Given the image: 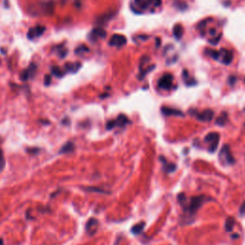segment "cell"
<instances>
[{"instance_id":"cell-29","label":"cell","mask_w":245,"mask_h":245,"mask_svg":"<svg viewBox=\"0 0 245 245\" xmlns=\"http://www.w3.org/2000/svg\"><path fill=\"white\" fill-rule=\"evenodd\" d=\"M115 127H116V122L115 121H109L106 124V129H108V130L114 128Z\"/></svg>"},{"instance_id":"cell-34","label":"cell","mask_w":245,"mask_h":245,"mask_svg":"<svg viewBox=\"0 0 245 245\" xmlns=\"http://www.w3.org/2000/svg\"><path fill=\"white\" fill-rule=\"evenodd\" d=\"M45 81H44V84L45 85H47L48 86L50 83H51V76L50 75H47L46 77H45V79H44Z\"/></svg>"},{"instance_id":"cell-19","label":"cell","mask_w":245,"mask_h":245,"mask_svg":"<svg viewBox=\"0 0 245 245\" xmlns=\"http://www.w3.org/2000/svg\"><path fill=\"white\" fill-rule=\"evenodd\" d=\"M74 149H75L74 144H73L72 142H68L62 147V149H60V152L61 153H70L72 152H74Z\"/></svg>"},{"instance_id":"cell-39","label":"cell","mask_w":245,"mask_h":245,"mask_svg":"<svg viewBox=\"0 0 245 245\" xmlns=\"http://www.w3.org/2000/svg\"><path fill=\"white\" fill-rule=\"evenodd\" d=\"M210 34H211L212 35H216V30H215V29L210 30Z\"/></svg>"},{"instance_id":"cell-10","label":"cell","mask_w":245,"mask_h":245,"mask_svg":"<svg viewBox=\"0 0 245 245\" xmlns=\"http://www.w3.org/2000/svg\"><path fill=\"white\" fill-rule=\"evenodd\" d=\"M45 31V27L43 26H36L35 28H32L29 30L28 32V38L31 39H34L35 38H38V36H40L44 33Z\"/></svg>"},{"instance_id":"cell-27","label":"cell","mask_w":245,"mask_h":245,"mask_svg":"<svg viewBox=\"0 0 245 245\" xmlns=\"http://www.w3.org/2000/svg\"><path fill=\"white\" fill-rule=\"evenodd\" d=\"M177 198H178V201L180 203V205L181 206H185L186 205V202H187V198H186V194H184V192H181V194H178V196H177Z\"/></svg>"},{"instance_id":"cell-32","label":"cell","mask_w":245,"mask_h":245,"mask_svg":"<svg viewBox=\"0 0 245 245\" xmlns=\"http://www.w3.org/2000/svg\"><path fill=\"white\" fill-rule=\"evenodd\" d=\"M228 81H229V84H230V85H234V83H236V81H237V77L230 76V77H229Z\"/></svg>"},{"instance_id":"cell-5","label":"cell","mask_w":245,"mask_h":245,"mask_svg":"<svg viewBox=\"0 0 245 245\" xmlns=\"http://www.w3.org/2000/svg\"><path fill=\"white\" fill-rule=\"evenodd\" d=\"M127 42V39L124 35H119V34H115L111 36L110 40H109V45L111 46H115L118 47V48H121V47L124 46Z\"/></svg>"},{"instance_id":"cell-8","label":"cell","mask_w":245,"mask_h":245,"mask_svg":"<svg viewBox=\"0 0 245 245\" xmlns=\"http://www.w3.org/2000/svg\"><path fill=\"white\" fill-rule=\"evenodd\" d=\"M106 36V31L102 27H98L94 29L90 33L89 38L93 41H96L99 38H105Z\"/></svg>"},{"instance_id":"cell-21","label":"cell","mask_w":245,"mask_h":245,"mask_svg":"<svg viewBox=\"0 0 245 245\" xmlns=\"http://www.w3.org/2000/svg\"><path fill=\"white\" fill-rule=\"evenodd\" d=\"M234 226V219L233 217H228L226 219V223H225V229L226 231L231 232L233 230V228Z\"/></svg>"},{"instance_id":"cell-18","label":"cell","mask_w":245,"mask_h":245,"mask_svg":"<svg viewBox=\"0 0 245 245\" xmlns=\"http://www.w3.org/2000/svg\"><path fill=\"white\" fill-rule=\"evenodd\" d=\"M227 120H228V114H227V112H222L220 115L218 116V118L216 119V124H218V126H220V127H223L224 124H226Z\"/></svg>"},{"instance_id":"cell-3","label":"cell","mask_w":245,"mask_h":245,"mask_svg":"<svg viewBox=\"0 0 245 245\" xmlns=\"http://www.w3.org/2000/svg\"><path fill=\"white\" fill-rule=\"evenodd\" d=\"M173 75L170 74V73H167V74L161 77L160 80L158 81V87L160 89L169 90L170 88H171V85H173Z\"/></svg>"},{"instance_id":"cell-7","label":"cell","mask_w":245,"mask_h":245,"mask_svg":"<svg viewBox=\"0 0 245 245\" xmlns=\"http://www.w3.org/2000/svg\"><path fill=\"white\" fill-rule=\"evenodd\" d=\"M215 116V112L212 109H206L201 113H196V118L201 122H211Z\"/></svg>"},{"instance_id":"cell-41","label":"cell","mask_w":245,"mask_h":245,"mask_svg":"<svg viewBox=\"0 0 245 245\" xmlns=\"http://www.w3.org/2000/svg\"><path fill=\"white\" fill-rule=\"evenodd\" d=\"M244 81H245V79H244Z\"/></svg>"},{"instance_id":"cell-36","label":"cell","mask_w":245,"mask_h":245,"mask_svg":"<svg viewBox=\"0 0 245 245\" xmlns=\"http://www.w3.org/2000/svg\"><path fill=\"white\" fill-rule=\"evenodd\" d=\"M240 213L241 215H245V202H243L242 203V205H241V207H240Z\"/></svg>"},{"instance_id":"cell-13","label":"cell","mask_w":245,"mask_h":245,"mask_svg":"<svg viewBox=\"0 0 245 245\" xmlns=\"http://www.w3.org/2000/svg\"><path fill=\"white\" fill-rule=\"evenodd\" d=\"M81 67V62H73V63H66L65 69L70 73H77Z\"/></svg>"},{"instance_id":"cell-15","label":"cell","mask_w":245,"mask_h":245,"mask_svg":"<svg viewBox=\"0 0 245 245\" xmlns=\"http://www.w3.org/2000/svg\"><path fill=\"white\" fill-rule=\"evenodd\" d=\"M98 225V221L95 218H91L86 224V231L91 234V231L93 230V233L96 231V227Z\"/></svg>"},{"instance_id":"cell-2","label":"cell","mask_w":245,"mask_h":245,"mask_svg":"<svg viewBox=\"0 0 245 245\" xmlns=\"http://www.w3.org/2000/svg\"><path fill=\"white\" fill-rule=\"evenodd\" d=\"M204 141L206 143L210 144L209 152H215L217 149L218 143H219V134L217 132H211L205 137Z\"/></svg>"},{"instance_id":"cell-16","label":"cell","mask_w":245,"mask_h":245,"mask_svg":"<svg viewBox=\"0 0 245 245\" xmlns=\"http://www.w3.org/2000/svg\"><path fill=\"white\" fill-rule=\"evenodd\" d=\"M115 122H116V126L124 127L129 121H128V118L126 115H124V114H120V115L117 117V119L115 120Z\"/></svg>"},{"instance_id":"cell-6","label":"cell","mask_w":245,"mask_h":245,"mask_svg":"<svg viewBox=\"0 0 245 245\" xmlns=\"http://www.w3.org/2000/svg\"><path fill=\"white\" fill-rule=\"evenodd\" d=\"M220 53V57H219V60H221V62L223 64L225 65H228L230 64L232 60H233V52L231 50H227V49H221L219 51Z\"/></svg>"},{"instance_id":"cell-35","label":"cell","mask_w":245,"mask_h":245,"mask_svg":"<svg viewBox=\"0 0 245 245\" xmlns=\"http://www.w3.org/2000/svg\"><path fill=\"white\" fill-rule=\"evenodd\" d=\"M66 54H67V50L66 49H62V50L60 51V56L61 57V58H64V57L66 56Z\"/></svg>"},{"instance_id":"cell-11","label":"cell","mask_w":245,"mask_h":245,"mask_svg":"<svg viewBox=\"0 0 245 245\" xmlns=\"http://www.w3.org/2000/svg\"><path fill=\"white\" fill-rule=\"evenodd\" d=\"M160 160H161V162L164 164V170L167 173H171L176 170V165L174 163H168L167 162V160L164 159L162 156L160 157Z\"/></svg>"},{"instance_id":"cell-30","label":"cell","mask_w":245,"mask_h":245,"mask_svg":"<svg viewBox=\"0 0 245 245\" xmlns=\"http://www.w3.org/2000/svg\"><path fill=\"white\" fill-rule=\"evenodd\" d=\"M5 166V159H4V155L2 152L0 150V170H2Z\"/></svg>"},{"instance_id":"cell-40","label":"cell","mask_w":245,"mask_h":245,"mask_svg":"<svg viewBox=\"0 0 245 245\" xmlns=\"http://www.w3.org/2000/svg\"><path fill=\"white\" fill-rule=\"evenodd\" d=\"M238 237H239V234H233V236H232V237H233V238H237Z\"/></svg>"},{"instance_id":"cell-4","label":"cell","mask_w":245,"mask_h":245,"mask_svg":"<svg viewBox=\"0 0 245 245\" xmlns=\"http://www.w3.org/2000/svg\"><path fill=\"white\" fill-rule=\"evenodd\" d=\"M219 157L222 161H225V163L227 165H232L234 163V159L233 157V155L231 154L230 148H229L228 145H223V148L219 153Z\"/></svg>"},{"instance_id":"cell-24","label":"cell","mask_w":245,"mask_h":245,"mask_svg":"<svg viewBox=\"0 0 245 245\" xmlns=\"http://www.w3.org/2000/svg\"><path fill=\"white\" fill-rule=\"evenodd\" d=\"M112 17V14H105V15H102V17H100L98 19H97V23L98 24H103V23H106L107 22L108 20H110V18Z\"/></svg>"},{"instance_id":"cell-25","label":"cell","mask_w":245,"mask_h":245,"mask_svg":"<svg viewBox=\"0 0 245 245\" xmlns=\"http://www.w3.org/2000/svg\"><path fill=\"white\" fill-rule=\"evenodd\" d=\"M52 73H53L54 76H56L57 78H61L62 76L64 75V73L61 71V69L59 68V67H57V66H55V67L52 68Z\"/></svg>"},{"instance_id":"cell-17","label":"cell","mask_w":245,"mask_h":245,"mask_svg":"<svg viewBox=\"0 0 245 245\" xmlns=\"http://www.w3.org/2000/svg\"><path fill=\"white\" fill-rule=\"evenodd\" d=\"M145 222L142 221V222H139L138 224H136V225H134L132 228H131V233L134 234H139L143 232L144 230V228H145Z\"/></svg>"},{"instance_id":"cell-12","label":"cell","mask_w":245,"mask_h":245,"mask_svg":"<svg viewBox=\"0 0 245 245\" xmlns=\"http://www.w3.org/2000/svg\"><path fill=\"white\" fill-rule=\"evenodd\" d=\"M135 6L141 10H147L150 5L153 4V0H134Z\"/></svg>"},{"instance_id":"cell-37","label":"cell","mask_w":245,"mask_h":245,"mask_svg":"<svg viewBox=\"0 0 245 245\" xmlns=\"http://www.w3.org/2000/svg\"><path fill=\"white\" fill-rule=\"evenodd\" d=\"M161 3H162V0H153V4H154V6H156V7H159L160 5H161Z\"/></svg>"},{"instance_id":"cell-20","label":"cell","mask_w":245,"mask_h":245,"mask_svg":"<svg viewBox=\"0 0 245 245\" xmlns=\"http://www.w3.org/2000/svg\"><path fill=\"white\" fill-rule=\"evenodd\" d=\"M206 55L210 56L212 59L216 60H219V57H220V53L219 51H216V50H210V49H206Z\"/></svg>"},{"instance_id":"cell-26","label":"cell","mask_w":245,"mask_h":245,"mask_svg":"<svg viewBox=\"0 0 245 245\" xmlns=\"http://www.w3.org/2000/svg\"><path fill=\"white\" fill-rule=\"evenodd\" d=\"M155 68V65H152V66H149L145 70H141L140 71V76H139V79H143V78L148 74L149 72H150L152 70H153Z\"/></svg>"},{"instance_id":"cell-38","label":"cell","mask_w":245,"mask_h":245,"mask_svg":"<svg viewBox=\"0 0 245 245\" xmlns=\"http://www.w3.org/2000/svg\"><path fill=\"white\" fill-rule=\"evenodd\" d=\"M160 41H161L160 38H156V46H157V47L160 46Z\"/></svg>"},{"instance_id":"cell-31","label":"cell","mask_w":245,"mask_h":245,"mask_svg":"<svg viewBox=\"0 0 245 245\" xmlns=\"http://www.w3.org/2000/svg\"><path fill=\"white\" fill-rule=\"evenodd\" d=\"M220 38H221V34H219V35H217L216 38L211 39V40H210V43L213 44V45H216V44H217L218 41L220 40Z\"/></svg>"},{"instance_id":"cell-23","label":"cell","mask_w":245,"mask_h":245,"mask_svg":"<svg viewBox=\"0 0 245 245\" xmlns=\"http://www.w3.org/2000/svg\"><path fill=\"white\" fill-rule=\"evenodd\" d=\"M43 7V11L44 13H47V14H52L54 12V4L52 2H48V3H44L42 5Z\"/></svg>"},{"instance_id":"cell-14","label":"cell","mask_w":245,"mask_h":245,"mask_svg":"<svg viewBox=\"0 0 245 245\" xmlns=\"http://www.w3.org/2000/svg\"><path fill=\"white\" fill-rule=\"evenodd\" d=\"M173 35H174V38L176 39H180L182 38V35H183V33H184V29H183V27H182V25L176 24L173 27Z\"/></svg>"},{"instance_id":"cell-33","label":"cell","mask_w":245,"mask_h":245,"mask_svg":"<svg viewBox=\"0 0 245 245\" xmlns=\"http://www.w3.org/2000/svg\"><path fill=\"white\" fill-rule=\"evenodd\" d=\"M86 190L87 191H94L96 192H101V194H106L105 191H103L101 189H96V188H86Z\"/></svg>"},{"instance_id":"cell-22","label":"cell","mask_w":245,"mask_h":245,"mask_svg":"<svg viewBox=\"0 0 245 245\" xmlns=\"http://www.w3.org/2000/svg\"><path fill=\"white\" fill-rule=\"evenodd\" d=\"M88 52H89V48H88V47H87L86 45L81 44V45H80V46H78V47H77V48H76V51H75V53H76L77 55H81V54H83V53H88Z\"/></svg>"},{"instance_id":"cell-9","label":"cell","mask_w":245,"mask_h":245,"mask_svg":"<svg viewBox=\"0 0 245 245\" xmlns=\"http://www.w3.org/2000/svg\"><path fill=\"white\" fill-rule=\"evenodd\" d=\"M161 111L166 116H184V113L182 112L179 109H175V108H171L168 106H163L161 108Z\"/></svg>"},{"instance_id":"cell-1","label":"cell","mask_w":245,"mask_h":245,"mask_svg":"<svg viewBox=\"0 0 245 245\" xmlns=\"http://www.w3.org/2000/svg\"><path fill=\"white\" fill-rule=\"evenodd\" d=\"M207 200H210V198L204 196V195H198V196H192L191 198V201L189 202V204L185 206L184 208L187 207V211L189 212L190 215H194V213L199 209L201 205Z\"/></svg>"},{"instance_id":"cell-28","label":"cell","mask_w":245,"mask_h":245,"mask_svg":"<svg viewBox=\"0 0 245 245\" xmlns=\"http://www.w3.org/2000/svg\"><path fill=\"white\" fill-rule=\"evenodd\" d=\"M20 78H21V80H22L23 81H27V80L29 79V78H31V77H30V73H29L28 69H26V70H24V71L22 72V74H21V76H20Z\"/></svg>"}]
</instances>
